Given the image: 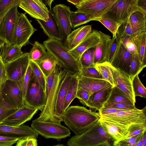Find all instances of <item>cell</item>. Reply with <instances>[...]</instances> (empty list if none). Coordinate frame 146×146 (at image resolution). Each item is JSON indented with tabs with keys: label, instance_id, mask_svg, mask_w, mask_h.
I'll return each instance as SVG.
<instances>
[{
	"label": "cell",
	"instance_id": "obj_54",
	"mask_svg": "<svg viewBox=\"0 0 146 146\" xmlns=\"http://www.w3.org/2000/svg\"><path fill=\"white\" fill-rule=\"evenodd\" d=\"M115 109L123 110H132L136 108L135 105H132L127 104L119 103L108 106H104Z\"/></svg>",
	"mask_w": 146,
	"mask_h": 146
},
{
	"label": "cell",
	"instance_id": "obj_21",
	"mask_svg": "<svg viewBox=\"0 0 146 146\" xmlns=\"http://www.w3.org/2000/svg\"><path fill=\"white\" fill-rule=\"evenodd\" d=\"M100 41L99 31L93 30L78 45L69 51L79 62L82 54L88 49L96 46Z\"/></svg>",
	"mask_w": 146,
	"mask_h": 146
},
{
	"label": "cell",
	"instance_id": "obj_13",
	"mask_svg": "<svg viewBox=\"0 0 146 146\" xmlns=\"http://www.w3.org/2000/svg\"><path fill=\"white\" fill-rule=\"evenodd\" d=\"M29 52L25 53L18 58L5 64L7 79L14 81L23 79L29 65Z\"/></svg>",
	"mask_w": 146,
	"mask_h": 146
},
{
	"label": "cell",
	"instance_id": "obj_56",
	"mask_svg": "<svg viewBox=\"0 0 146 146\" xmlns=\"http://www.w3.org/2000/svg\"><path fill=\"white\" fill-rule=\"evenodd\" d=\"M7 79L5 65L0 57V87Z\"/></svg>",
	"mask_w": 146,
	"mask_h": 146
},
{
	"label": "cell",
	"instance_id": "obj_44",
	"mask_svg": "<svg viewBox=\"0 0 146 146\" xmlns=\"http://www.w3.org/2000/svg\"><path fill=\"white\" fill-rule=\"evenodd\" d=\"M118 39L116 36H113L110 41L107 48L105 62L110 63L115 52L117 47Z\"/></svg>",
	"mask_w": 146,
	"mask_h": 146
},
{
	"label": "cell",
	"instance_id": "obj_26",
	"mask_svg": "<svg viewBox=\"0 0 146 146\" xmlns=\"http://www.w3.org/2000/svg\"><path fill=\"white\" fill-rule=\"evenodd\" d=\"M72 76L66 73L58 92L56 105V113L57 115L61 117L64 112V101Z\"/></svg>",
	"mask_w": 146,
	"mask_h": 146
},
{
	"label": "cell",
	"instance_id": "obj_36",
	"mask_svg": "<svg viewBox=\"0 0 146 146\" xmlns=\"http://www.w3.org/2000/svg\"><path fill=\"white\" fill-rule=\"evenodd\" d=\"M70 19L71 25L73 29L92 21L85 14L76 11H71Z\"/></svg>",
	"mask_w": 146,
	"mask_h": 146
},
{
	"label": "cell",
	"instance_id": "obj_18",
	"mask_svg": "<svg viewBox=\"0 0 146 146\" xmlns=\"http://www.w3.org/2000/svg\"><path fill=\"white\" fill-rule=\"evenodd\" d=\"M38 134L31 127L23 125L14 127L0 124V136L21 139L27 137H38Z\"/></svg>",
	"mask_w": 146,
	"mask_h": 146
},
{
	"label": "cell",
	"instance_id": "obj_40",
	"mask_svg": "<svg viewBox=\"0 0 146 146\" xmlns=\"http://www.w3.org/2000/svg\"><path fill=\"white\" fill-rule=\"evenodd\" d=\"M29 65L32 73L46 92V78L43 73L35 62L30 60Z\"/></svg>",
	"mask_w": 146,
	"mask_h": 146
},
{
	"label": "cell",
	"instance_id": "obj_50",
	"mask_svg": "<svg viewBox=\"0 0 146 146\" xmlns=\"http://www.w3.org/2000/svg\"><path fill=\"white\" fill-rule=\"evenodd\" d=\"M36 138L27 137L19 139L15 146H37Z\"/></svg>",
	"mask_w": 146,
	"mask_h": 146
},
{
	"label": "cell",
	"instance_id": "obj_33",
	"mask_svg": "<svg viewBox=\"0 0 146 146\" xmlns=\"http://www.w3.org/2000/svg\"><path fill=\"white\" fill-rule=\"evenodd\" d=\"M78 76H73L69 86L64 101V112L76 98L78 88Z\"/></svg>",
	"mask_w": 146,
	"mask_h": 146
},
{
	"label": "cell",
	"instance_id": "obj_42",
	"mask_svg": "<svg viewBox=\"0 0 146 146\" xmlns=\"http://www.w3.org/2000/svg\"><path fill=\"white\" fill-rule=\"evenodd\" d=\"M20 0H0V18H3L13 8L19 6Z\"/></svg>",
	"mask_w": 146,
	"mask_h": 146
},
{
	"label": "cell",
	"instance_id": "obj_4",
	"mask_svg": "<svg viewBox=\"0 0 146 146\" xmlns=\"http://www.w3.org/2000/svg\"><path fill=\"white\" fill-rule=\"evenodd\" d=\"M68 146H113L111 138L102 127L99 120L82 134L75 135L67 141Z\"/></svg>",
	"mask_w": 146,
	"mask_h": 146
},
{
	"label": "cell",
	"instance_id": "obj_60",
	"mask_svg": "<svg viewBox=\"0 0 146 146\" xmlns=\"http://www.w3.org/2000/svg\"><path fill=\"white\" fill-rule=\"evenodd\" d=\"M54 1L53 0H46L44 1V3H45V4L47 5V6H48L49 9H48L49 10H51V4L53 1Z\"/></svg>",
	"mask_w": 146,
	"mask_h": 146
},
{
	"label": "cell",
	"instance_id": "obj_35",
	"mask_svg": "<svg viewBox=\"0 0 146 146\" xmlns=\"http://www.w3.org/2000/svg\"><path fill=\"white\" fill-rule=\"evenodd\" d=\"M95 66L102 76L103 79L109 82L113 86H115L110 68V64L105 62L96 64Z\"/></svg>",
	"mask_w": 146,
	"mask_h": 146
},
{
	"label": "cell",
	"instance_id": "obj_14",
	"mask_svg": "<svg viewBox=\"0 0 146 146\" xmlns=\"http://www.w3.org/2000/svg\"><path fill=\"white\" fill-rule=\"evenodd\" d=\"M18 7L12 8L3 17L0 24V38L4 39L8 45H13L12 37L19 13Z\"/></svg>",
	"mask_w": 146,
	"mask_h": 146
},
{
	"label": "cell",
	"instance_id": "obj_47",
	"mask_svg": "<svg viewBox=\"0 0 146 146\" xmlns=\"http://www.w3.org/2000/svg\"><path fill=\"white\" fill-rule=\"evenodd\" d=\"M79 76L91 78L103 79L102 76L96 68L95 66L82 68L80 74Z\"/></svg>",
	"mask_w": 146,
	"mask_h": 146
},
{
	"label": "cell",
	"instance_id": "obj_38",
	"mask_svg": "<svg viewBox=\"0 0 146 146\" xmlns=\"http://www.w3.org/2000/svg\"><path fill=\"white\" fill-rule=\"evenodd\" d=\"M18 109L13 108L6 102L0 90V124Z\"/></svg>",
	"mask_w": 146,
	"mask_h": 146
},
{
	"label": "cell",
	"instance_id": "obj_24",
	"mask_svg": "<svg viewBox=\"0 0 146 146\" xmlns=\"http://www.w3.org/2000/svg\"><path fill=\"white\" fill-rule=\"evenodd\" d=\"M78 87L87 91L90 96L94 92L111 85L108 81L103 79L78 76Z\"/></svg>",
	"mask_w": 146,
	"mask_h": 146
},
{
	"label": "cell",
	"instance_id": "obj_25",
	"mask_svg": "<svg viewBox=\"0 0 146 146\" xmlns=\"http://www.w3.org/2000/svg\"><path fill=\"white\" fill-rule=\"evenodd\" d=\"M113 87L111 85L92 94L90 96L87 106L99 110L104 106L108 100Z\"/></svg>",
	"mask_w": 146,
	"mask_h": 146
},
{
	"label": "cell",
	"instance_id": "obj_59",
	"mask_svg": "<svg viewBox=\"0 0 146 146\" xmlns=\"http://www.w3.org/2000/svg\"><path fill=\"white\" fill-rule=\"evenodd\" d=\"M82 0H68L67 1L72 3L76 6L78 5Z\"/></svg>",
	"mask_w": 146,
	"mask_h": 146
},
{
	"label": "cell",
	"instance_id": "obj_43",
	"mask_svg": "<svg viewBox=\"0 0 146 146\" xmlns=\"http://www.w3.org/2000/svg\"><path fill=\"white\" fill-rule=\"evenodd\" d=\"M144 68L139 60L137 55L133 56L129 66V73L131 80L136 75H138Z\"/></svg>",
	"mask_w": 146,
	"mask_h": 146
},
{
	"label": "cell",
	"instance_id": "obj_30",
	"mask_svg": "<svg viewBox=\"0 0 146 146\" xmlns=\"http://www.w3.org/2000/svg\"><path fill=\"white\" fill-rule=\"evenodd\" d=\"M146 31L135 35L132 37L136 47L139 60L144 68L146 66Z\"/></svg>",
	"mask_w": 146,
	"mask_h": 146
},
{
	"label": "cell",
	"instance_id": "obj_57",
	"mask_svg": "<svg viewBox=\"0 0 146 146\" xmlns=\"http://www.w3.org/2000/svg\"><path fill=\"white\" fill-rule=\"evenodd\" d=\"M134 146H146V131L145 132L139 141Z\"/></svg>",
	"mask_w": 146,
	"mask_h": 146
},
{
	"label": "cell",
	"instance_id": "obj_15",
	"mask_svg": "<svg viewBox=\"0 0 146 146\" xmlns=\"http://www.w3.org/2000/svg\"><path fill=\"white\" fill-rule=\"evenodd\" d=\"M19 7L31 17L46 21L49 18V11L40 0H20Z\"/></svg>",
	"mask_w": 146,
	"mask_h": 146
},
{
	"label": "cell",
	"instance_id": "obj_46",
	"mask_svg": "<svg viewBox=\"0 0 146 146\" xmlns=\"http://www.w3.org/2000/svg\"><path fill=\"white\" fill-rule=\"evenodd\" d=\"M124 47L133 56L137 55L136 47L132 37L128 36H123L119 39Z\"/></svg>",
	"mask_w": 146,
	"mask_h": 146
},
{
	"label": "cell",
	"instance_id": "obj_28",
	"mask_svg": "<svg viewBox=\"0 0 146 146\" xmlns=\"http://www.w3.org/2000/svg\"><path fill=\"white\" fill-rule=\"evenodd\" d=\"M21 48L16 45L4 44L1 48L0 52V57L4 64H7L22 56L24 53Z\"/></svg>",
	"mask_w": 146,
	"mask_h": 146
},
{
	"label": "cell",
	"instance_id": "obj_39",
	"mask_svg": "<svg viewBox=\"0 0 146 146\" xmlns=\"http://www.w3.org/2000/svg\"><path fill=\"white\" fill-rule=\"evenodd\" d=\"M133 90L135 97L146 98V89L138 76L136 75L131 81Z\"/></svg>",
	"mask_w": 146,
	"mask_h": 146
},
{
	"label": "cell",
	"instance_id": "obj_62",
	"mask_svg": "<svg viewBox=\"0 0 146 146\" xmlns=\"http://www.w3.org/2000/svg\"><path fill=\"white\" fill-rule=\"evenodd\" d=\"M66 146L62 144H58L56 145H54L53 146Z\"/></svg>",
	"mask_w": 146,
	"mask_h": 146
},
{
	"label": "cell",
	"instance_id": "obj_49",
	"mask_svg": "<svg viewBox=\"0 0 146 146\" xmlns=\"http://www.w3.org/2000/svg\"><path fill=\"white\" fill-rule=\"evenodd\" d=\"M145 131L135 136L123 139L116 143L114 146H134L139 141Z\"/></svg>",
	"mask_w": 146,
	"mask_h": 146
},
{
	"label": "cell",
	"instance_id": "obj_22",
	"mask_svg": "<svg viewBox=\"0 0 146 146\" xmlns=\"http://www.w3.org/2000/svg\"><path fill=\"white\" fill-rule=\"evenodd\" d=\"M49 11V18L46 21L36 19L44 32L48 37L62 41L60 32L52 10Z\"/></svg>",
	"mask_w": 146,
	"mask_h": 146
},
{
	"label": "cell",
	"instance_id": "obj_8",
	"mask_svg": "<svg viewBox=\"0 0 146 146\" xmlns=\"http://www.w3.org/2000/svg\"><path fill=\"white\" fill-rule=\"evenodd\" d=\"M25 105L43 111L46 102V92L32 72L24 98Z\"/></svg>",
	"mask_w": 146,
	"mask_h": 146
},
{
	"label": "cell",
	"instance_id": "obj_58",
	"mask_svg": "<svg viewBox=\"0 0 146 146\" xmlns=\"http://www.w3.org/2000/svg\"><path fill=\"white\" fill-rule=\"evenodd\" d=\"M146 0H139L138 1V5L144 11H146Z\"/></svg>",
	"mask_w": 146,
	"mask_h": 146
},
{
	"label": "cell",
	"instance_id": "obj_53",
	"mask_svg": "<svg viewBox=\"0 0 146 146\" xmlns=\"http://www.w3.org/2000/svg\"><path fill=\"white\" fill-rule=\"evenodd\" d=\"M118 109L107 106H103L99 111V113L100 116L104 115L119 112L127 110Z\"/></svg>",
	"mask_w": 146,
	"mask_h": 146
},
{
	"label": "cell",
	"instance_id": "obj_7",
	"mask_svg": "<svg viewBox=\"0 0 146 146\" xmlns=\"http://www.w3.org/2000/svg\"><path fill=\"white\" fill-rule=\"evenodd\" d=\"M31 127L38 134L46 138H52L60 141L70 136L69 129L62 125L51 122L33 120Z\"/></svg>",
	"mask_w": 146,
	"mask_h": 146
},
{
	"label": "cell",
	"instance_id": "obj_63",
	"mask_svg": "<svg viewBox=\"0 0 146 146\" xmlns=\"http://www.w3.org/2000/svg\"><path fill=\"white\" fill-rule=\"evenodd\" d=\"M95 146H110L109 145H97Z\"/></svg>",
	"mask_w": 146,
	"mask_h": 146
},
{
	"label": "cell",
	"instance_id": "obj_51",
	"mask_svg": "<svg viewBox=\"0 0 146 146\" xmlns=\"http://www.w3.org/2000/svg\"><path fill=\"white\" fill-rule=\"evenodd\" d=\"M90 96V95L87 91L78 87L76 98L78 99L83 105L87 106Z\"/></svg>",
	"mask_w": 146,
	"mask_h": 146
},
{
	"label": "cell",
	"instance_id": "obj_1",
	"mask_svg": "<svg viewBox=\"0 0 146 146\" xmlns=\"http://www.w3.org/2000/svg\"><path fill=\"white\" fill-rule=\"evenodd\" d=\"M66 73L57 64L50 75L46 78V103L36 120L58 124L63 121L62 118L56 114L55 108L58 92Z\"/></svg>",
	"mask_w": 146,
	"mask_h": 146
},
{
	"label": "cell",
	"instance_id": "obj_10",
	"mask_svg": "<svg viewBox=\"0 0 146 146\" xmlns=\"http://www.w3.org/2000/svg\"><path fill=\"white\" fill-rule=\"evenodd\" d=\"M116 0H82L76 11L87 15L92 21L103 16Z\"/></svg>",
	"mask_w": 146,
	"mask_h": 146
},
{
	"label": "cell",
	"instance_id": "obj_48",
	"mask_svg": "<svg viewBox=\"0 0 146 146\" xmlns=\"http://www.w3.org/2000/svg\"><path fill=\"white\" fill-rule=\"evenodd\" d=\"M129 133L123 139L132 137L146 131V123L131 124L128 127Z\"/></svg>",
	"mask_w": 146,
	"mask_h": 146
},
{
	"label": "cell",
	"instance_id": "obj_11",
	"mask_svg": "<svg viewBox=\"0 0 146 146\" xmlns=\"http://www.w3.org/2000/svg\"><path fill=\"white\" fill-rule=\"evenodd\" d=\"M36 31L25 14L19 12L12 37L13 45H16L21 47L25 45Z\"/></svg>",
	"mask_w": 146,
	"mask_h": 146
},
{
	"label": "cell",
	"instance_id": "obj_45",
	"mask_svg": "<svg viewBox=\"0 0 146 146\" xmlns=\"http://www.w3.org/2000/svg\"><path fill=\"white\" fill-rule=\"evenodd\" d=\"M95 21H99L101 23L112 33L113 36H116L118 27L116 23L112 20L103 16Z\"/></svg>",
	"mask_w": 146,
	"mask_h": 146
},
{
	"label": "cell",
	"instance_id": "obj_34",
	"mask_svg": "<svg viewBox=\"0 0 146 146\" xmlns=\"http://www.w3.org/2000/svg\"><path fill=\"white\" fill-rule=\"evenodd\" d=\"M43 44L39 43L38 41H35L29 52L30 60L36 62L40 60L46 54L47 52Z\"/></svg>",
	"mask_w": 146,
	"mask_h": 146
},
{
	"label": "cell",
	"instance_id": "obj_64",
	"mask_svg": "<svg viewBox=\"0 0 146 146\" xmlns=\"http://www.w3.org/2000/svg\"><path fill=\"white\" fill-rule=\"evenodd\" d=\"M2 19H3V18H0V23H1V20H2Z\"/></svg>",
	"mask_w": 146,
	"mask_h": 146
},
{
	"label": "cell",
	"instance_id": "obj_52",
	"mask_svg": "<svg viewBox=\"0 0 146 146\" xmlns=\"http://www.w3.org/2000/svg\"><path fill=\"white\" fill-rule=\"evenodd\" d=\"M31 70L29 64L24 78L23 91L24 98L31 79Z\"/></svg>",
	"mask_w": 146,
	"mask_h": 146
},
{
	"label": "cell",
	"instance_id": "obj_23",
	"mask_svg": "<svg viewBox=\"0 0 146 146\" xmlns=\"http://www.w3.org/2000/svg\"><path fill=\"white\" fill-rule=\"evenodd\" d=\"M92 27L88 25L82 26L72 31L68 36L64 45L69 50L78 45L92 32Z\"/></svg>",
	"mask_w": 146,
	"mask_h": 146
},
{
	"label": "cell",
	"instance_id": "obj_20",
	"mask_svg": "<svg viewBox=\"0 0 146 146\" xmlns=\"http://www.w3.org/2000/svg\"><path fill=\"white\" fill-rule=\"evenodd\" d=\"M99 121L103 129L113 142V146L123 139L129 133V127L101 117Z\"/></svg>",
	"mask_w": 146,
	"mask_h": 146
},
{
	"label": "cell",
	"instance_id": "obj_16",
	"mask_svg": "<svg viewBox=\"0 0 146 146\" xmlns=\"http://www.w3.org/2000/svg\"><path fill=\"white\" fill-rule=\"evenodd\" d=\"M110 68L115 86L125 93L131 101L135 104V97L133 90L132 81L129 75L123 71L114 68L110 64Z\"/></svg>",
	"mask_w": 146,
	"mask_h": 146
},
{
	"label": "cell",
	"instance_id": "obj_17",
	"mask_svg": "<svg viewBox=\"0 0 146 146\" xmlns=\"http://www.w3.org/2000/svg\"><path fill=\"white\" fill-rule=\"evenodd\" d=\"M38 110L24 105L5 119L0 124L19 127L30 120Z\"/></svg>",
	"mask_w": 146,
	"mask_h": 146
},
{
	"label": "cell",
	"instance_id": "obj_12",
	"mask_svg": "<svg viewBox=\"0 0 146 146\" xmlns=\"http://www.w3.org/2000/svg\"><path fill=\"white\" fill-rule=\"evenodd\" d=\"M52 11L60 32L61 42L64 44L67 37L72 31L70 19L72 11L69 7L63 4L56 5Z\"/></svg>",
	"mask_w": 146,
	"mask_h": 146
},
{
	"label": "cell",
	"instance_id": "obj_32",
	"mask_svg": "<svg viewBox=\"0 0 146 146\" xmlns=\"http://www.w3.org/2000/svg\"><path fill=\"white\" fill-rule=\"evenodd\" d=\"M119 103L135 105L125 93L115 86L113 87L110 96L104 106H107Z\"/></svg>",
	"mask_w": 146,
	"mask_h": 146
},
{
	"label": "cell",
	"instance_id": "obj_27",
	"mask_svg": "<svg viewBox=\"0 0 146 146\" xmlns=\"http://www.w3.org/2000/svg\"><path fill=\"white\" fill-rule=\"evenodd\" d=\"M99 32L100 35V41L95 47L94 62L95 65L105 62L107 48L111 39L109 35L100 31Z\"/></svg>",
	"mask_w": 146,
	"mask_h": 146
},
{
	"label": "cell",
	"instance_id": "obj_5",
	"mask_svg": "<svg viewBox=\"0 0 146 146\" xmlns=\"http://www.w3.org/2000/svg\"><path fill=\"white\" fill-rule=\"evenodd\" d=\"M138 0H116L103 16L115 21L119 26L128 20L134 12L139 10L145 13L138 5Z\"/></svg>",
	"mask_w": 146,
	"mask_h": 146
},
{
	"label": "cell",
	"instance_id": "obj_9",
	"mask_svg": "<svg viewBox=\"0 0 146 146\" xmlns=\"http://www.w3.org/2000/svg\"><path fill=\"white\" fill-rule=\"evenodd\" d=\"M100 117L129 127L133 124L146 123V107L141 110L136 108L104 115Z\"/></svg>",
	"mask_w": 146,
	"mask_h": 146
},
{
	"label": "cell",
	"instance_id": "obj_6",
	"mask_svg": "<svg viewBox=\"0 0 146 146\" xmlns=\"http://www.w3.org/2000/svg\"><path fill=\"white\" fill-rule=\"evenodd\" d=\"M24 78L18 81L8 79L0 87V91L4 99L15 109H19L25 105L23 91Z\"/></svg>",
	"mask_w": 146,
	"mask_h": 146
},
{
	"label": "cell",
	"instance_id": "obj_2",
	"mask_svg": "<svg viewBox=\"0 0 146 146\" xmlns=\"http://www.w3.org/2000/svg\"><path fill=\"white\" fill-rule=\"evenodd\" d=\"M63 121L76 135H81L99 120L98 113L92 111L83 106L69 107L62 116Z\"/></svg>",
	"mask_w": 146,
	"mask_h": 146
},
{
	"label": "cell",
	"instance_id": "obj_19",
	"mask_svg": "<svg viewBox=\"0 0 146 146\" xmlns=\"http://www.w3.org/2000/svg\"><path fill=\"white\" fill-rule=\"evenodd\" d=\"M132 56V55L126 49L118 39L116 50L110 64L114 68L129 75Z\"/></svg>",
	"mask_w": 146,
	"mask_h": 146
},
{
	"label": "cell",
	"instance_id": "obj_37",
	"mask_svg": "<svg viewBox=\"0 0 146 146\" xmlns=\"http://www.w3.org/2000/svg\"><path fill=\"white\" fill-rule=\"evenodd\" d=\"M95 47L88 49L81 55L79 62L82 69L95 66L94 63Z\"/></svg>",
	"mask_w": 146,
	"mask_h": 146
},
{
	"label": "cell",
	"instance_id": "obj_3",
	"mask_svg": "<svg viewBox=\"0 0 146 146\" xmlns=\"http://www.w3.org/2000/svg\"><path fill=\"white\" fill-rule=\"evenodd\" d=\"M43 43L47 52L56 58L58 64L65 71L72 76L80 75L82 68L79 62L61 41L48 38Z\"/></svg>",
	"mask_w": 146,
	"mask_h": 146
},
{
	"label": "cell",
	"instance_id": "obj_41",
	"mask_svg": "<svg viewBox=\"0 0 146 146\" xmlns=\"http://www.w3.org/2000/svg\"><path fill=\"white\" fill-rule=\"evenodd\" d=\"M134 35L133 31L129 19L119 26L116 36L119 39L123 36H128L132 37Z\"/></svg>",
	"mask_w": 146,
	"mask_h": 146
},
{
	"label": "cell",
	"instance_id": "obj_61",
	"mask_svg": "<svg viewBox=\"0 0 146 146\" xmlns=\"http://www.w3.org/2000/svg\"><path fill=\"white\" fill-rule=\"evenodd\" d=\"M6 43L5 41L3 38H0V48Z\"/></svg>",
	"mask_w": 146,
	"mask_h": 146
},
{
	"label": "cell",
	"instance_id": "obj_29",
	"mask_svg": "<svg viewBox=\"0 0 146 146\" xmlns=\"http://www.w3.org/2000/svg\"><path fill=\"white\" fill-rule=\"evenodd\" d=\"M146 13L139 10L133 13L129 18L134 35L146 31Z\"/></svg>",
	"mask_w": 146,
	"mask_h": 146
},
{
	"label": "cell",
	"instance_id": "obj_31",
	"mask_svg": "<svg viewBox=\"0 0 146 146\" xmlns=\"http://www.w3.org/2000/svg\"><path fill=\"white\" fill-rule=\"evenodd\" d=\"M46 54L40 60L35 62L46 78L52 73L58 64L56 58L47 52Z\"/></svg>",
	"mask_w": 146,
	"mask_h": 146
},
{
	"label": "cell",
	"instance_id": "obj_55",
	"mask_svg": "<svg viewBox=\"0 0 146 146\" xmlns=\"http://www.w3.org/2000/svg\"><path fill=\"white\" fill-rule=\"evenodd\" d=\"M19 139L0 136V146H12Z\"/></svg>",
	"mask_w": 146,
	"mask_h": 146
}]
</instances>
